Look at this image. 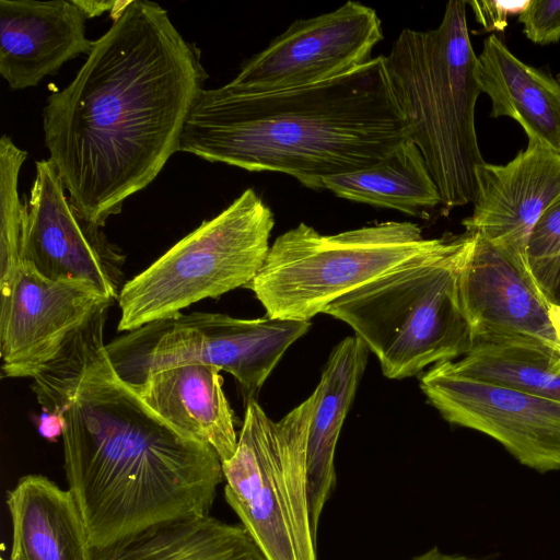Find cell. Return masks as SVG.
<instances>
[{
    "label": "cell",
    "instance_id": "f546056e",
    "mask_svg": "<svg viewBox=\"0 0 560 560\" xmlns=\"http://www.w3.org/2000/svg\"><path fill=\"white\" fill-rule=\"evenodd\" d=\"M410 560H479L469 558L462 555H451L441 551L438 547H432L429 550L412 557Z\"/></svg>",
    "mask_w": 560,
    "mask_h": 560
},
{
    "label": "cell",
    "instance_id": "8992f818",
    "mask_svg": "<svg viewBox=\"0 0 560 560\" xmlns=\"http://www.w3.org/2000/svg\"><path fill=\"white\" fill-rule=\"evenodd\" d=\"M314 390L279 421L246 402L234 455L222 462L224 497L268 560H317L306 453Z\"/></svg>",
    "mask_w": 560,
    "mask_h": 560
},
{
    "label": "cell",
    "instance_id": "52a82bcc",
    "mask_svg": "<svg viewBox=\"0 0 560 560\" xmlns=\"http://www.w3.org/2000/svg\"><path fill=\"white\" fill-rule=\"evenodd\" d=\"M418 224L388 221L332 235L300 223L280 234L247 285L271 318L310 320L341 296L436 247Z\"/></svg>",
    "mask_w": 560,
    "mask_h": 560
},
{
    "label": "cell",
    "instance_id": "8fae6325",
    "mask_svg": "<svg viewBox=\"0 0 560 560\" xmlns=\"http://www.w3.org/2000/svg\"><path fill=\"white\" fill-rule=\"evenodd\" d=\"M420 387L450 423L494 439L538 472L560 470V401L465 376L451 361L432 365Z\"/></svg>",
    "mask_w": 560,
    "mask_h": 560
},
{
    "label": "cell",
    "instance_id": "9a60e30c",
    "mask_svg": "<svg viewBox=\"0 0 560 560\" xmlns=\"http://www.w3.org/2000/svg\"><path fill=\"white\" fill-rule=\"evenodd\" d=\"M459 296L472 342L529 339L560 351L547 299L530 278L477 234L460 272Z\"/></svg>",
    "mask_w": 560,
    "mask_h": 560
},
{
    "label": "cell",
    "instance_id": "ac0fdd59",
    "mask_svg": "<svg viewBox=\"0 0 560 560\" xmlns=\"http://www.w3.org/2000/svg\"><path fill=\"white\" fill-rule=\"evenodd\" d=\"M12 524L10 560H91L93 547L70 490L28 474L8 490Z\"/></svg>",
    "mask_w": 560,
    "mask_h": 560
},
{
    "label": "cell",
    "instance_id": "ffe728a7",
    "mask_svg": "<svg viewBox=\"0 0 560 560\" xmlns=\"http://www.w3.org/2000/svg\"><path fill=\"white\" fill-rule=\"evenodd\" d=\"M478 61L490 116L514 119L528 142L560 154V82L522 61L495 35L485 39Z\"/></svg>",
    "mask_w": 560,
    "mask_h": 560
},
{
    "label": "cell",
    "instance_id": "1f68e13d",
    "mask_svg": "<svg viewBox=\"0 0 560 560\" xmlns=\"http://www.w3.org/2000/svg\"><path fill=\"white\" fill-rule=\"evenodd\" d=\"M549 303H556L560 305V273L553 285Z\"/></svg>",
    "mask_w": 560,
    "mask_h": 560
},
{
    "label": "cell",
    "instance_id": "83f0119b",
    "mask_svg": "<svg viewBox=\"0 0 560 560\" xmlns=\"http://www.w3.org/2000/svg\"><path fill=\"white\" fill-rule=\"evenodd\" d=\"M37 424L39 434L52 442L60 435L62 436L66 429V418L59 411L43 410L38 417Z\"/></svg>",
    "mask_w": 560,
    "mask_h": 560
},
{
    "label": "cell",
    "instance_id": "d6986e66",
    "mask_svg": "<svg viewBox=\"0 0 560 560\" xmlns=\"http://www.w3.org/2000/svg\"><path fill=\"white\" fill-rule=\"evenodd\" d=\"M368 355L369 349L360 338L346 337L332 349L314 389L317 401L308 430L306 478L311 526L316 539L323 510L336 487L337 442Z\"/></svg>",
    "mask_w": 560,
    "mask_h": 560
},
{
    "label": "cell",
    "instance_id": "44dd1931",
    "mask_svg": "<svg viewBox=\"0 0 560 560\" xmlns=\"http://www.w3.org/2000/svg\"><path fill=\"white\" fill-rule=\"evenodd\" d=\"M91 560H268L241 524L211 515L162 523L93 549Z\"/></svg>",
    "mask_w": 560,
    "mask_h": 560
},
{
    "label": "cell",
    "instance_id": "7c38bea8",
    "mask_svg": "<svg viewBox=\"0 0 560 560\" xmlns=\"http://www.w3.org/2000/svg\"><path fill=\"white\" fill-rule=\"evenodd\" d=\"M114 302L90 282L52 281L25 262L0 276L2 375L34 377L80 328Z\"/></svg>",
    "mask_w": 560,
    "mask_h": 560
},
{
    "label": "cell",
    "instance_id": "ba28073f",
    "mask_svg": "<svg viewBox=\"0 0 560 560\" xmlns=\"http://www.w3.org/2000/svg\"><path fill=\"white\" fill-rule=\"evenodd\" d=\"M273 225L270 208L253 188L244 190L124 283L117 330L131 331L203 299L247 288L267 258Z\"/></svg>",
    "mask_w": 560,
    "mask_h": 560
},
{
    "label": "cell",
    "instance_id": "277c9868",
    "mask_svg": "<svg viewBox=\"0 0 560 560\" xmlns=\"http://www.w3.org/2000/svg\"><path fill=\"white\" fill-rule=\"evenodd\" d=\"M466 5L447 2L436 28H404L384 56L409 139L446 210L475 201L477 171L486 162L476 132L475 109L482 91Z\"/></svg>",
    "mask_w": 560,
    "mask_h": 560
},
{
    "label": "cell",
    "instance_id": "4dcf8cb0",
    "mask_svg": "<svg viewBox=\"0 0 560 560\" xmlns=\"http://www.w3.org/2000/svg\"><path fill=\"white\" fill-rule=\"evenodd\" d=\"M548 312L551 326L560 346V305L556 303H549Z\"/></svg>",
    "mask_w": 560,
    "mask_h": 560
},
{
    "label": "cell",
    "instance_id": "5bb4252c",
    "mask_svg": "<svg viewBox=\"0 0 560 560\" xmlns=\"http://www.w3.org/2000/svg\"><path fill=\"white\" fill-rule=\"evenodd\" d=\"M558 201L560 154L528 142L506 164L485 162L478 168L472 213L462 224L533 280L528 241L540 217Z\"/></svg>",
    "mask_w": 560,
    "mask_h": 560
},
{
    "label": "cell",
    "instance_id": "6da1fadb",
    "mask_svg": "<svg viewBox=\"0 0 560 560\" xmlns=\"http://www.w3.org/2000/svg\"><path fill=\"white\" fill-rule=\"evenodd\" d=\"M113 23L43 109L49 161L80 214L103 228L180 151L208 74L160 4L118 1Z\"/></svg>",
    "mask_w": 560,
    "mask_h": 560
},
{
    "label": "cell",
    "instance_id": "4fadbf2b",
    "mask_svg": "<svg viewBox=\"0 0 560 560\" xmlns=\"http://www.w3.org/2000/svg\"><path fill=\"white\" fill-rule=\"evenodd\" d=\"M65 190L52 163L37 161L30 198L25 200L22 262L52 281L90 282L118 301L125 254L109 242L101 226L80 214Z\"/></svg>",
    "mask_w": 560,
    "mask_h": 560
},
{
    "label": "cell",
    "instance_id": "2e32d148",
    "mask_svg": "<svg viewBox=\"0 0 560 560\" xmlns=\"http://www.w3.org/2000/svg\"><path fill=\"white\" fill-rule=\"evenodd\" d=\"M85 15L73 0H0V73L13 91L36 86L89 55Z\"/></svg>",
    "mask_w": 560,
    "mask_h": 560
},
{
    "label": "cell",
    "instance_id": "4316f807",
    "mask_svg": "<svg viewBox=\"0 0 560 560\" xmlns=\"http://www.w3.org/2000/svg\"><path fill=\"white\" fill-rule=\"evenodd\" d=\"M529 0L498 1L472 0L467 1L471 7L477 22L488 32H503L508 26V18L511 14H521L528 5Z\"/></svg>",
    "mask_w": 560,
    "mask_h": 560
},
{
    "label": "cell",
    "instance_id": "7a4b0ae2",
    "mask_svg": "<svg viewBox=\"0 0 560 560\" xmlns=\"http://www.w3.org/2000/svg\"><path fill=\"white\" fill-rule=\"evenodd\" d=\"M31 388L43 410L66 418V480L93 549L210 515L224 480L219 455L160 419L117 375L103 324L70 338Z\"/></svg>",
    "mask_w": 560,
    "mask_h": 560
},
{
    "label": "cell",
    "instance_id": "603a6c76",
    "mask_svg": "<svg viewBox=\"0 0 560 560\" xmlns=\"http://www.w3.org/2000/svg\"><path fill=\"white\" fill-rule=\"evenodd\" d=\"M451 365L471 378L560 401V351L539 341L475 340Z\"/></svg>",
    "mask_w": 560,
    "mask_h": 560
},
{
    "label": "cell",
    "instance_id": "3957f363",
    "mask_svg": "<svg viewBox=\"0 0 560 560\" xmlns=\"http://www.w3.org/2000/svg\"><path fill=\"white\" fill-rule=\"evenodd\" d=\"M409 139L385 57L330 81L243 94L203 89L183 130L180 151L250 172H278L322 189L326 177L384 160Z\"/></svg>",
    "mask_w": 560,
    "mask_h": 560
},
{
    "label": "cell",
    "instance_id": "484cf974",
    "mask_svg": "<svg viewBox=\"0 0 560 560\" xmlns=\"http://www.w3.org/2000/svg\"><path fill=\"white\" fill-rule=\"evenodd\" d=\"M518 22L534 44H557L560 40V0H529Z\"/></svg>",
    "mask_w": 560,
    "mask_h": 560
},
{
    "label": "cell",
    "instance_id": "d4e9b609",
    "mask_svg": "<svg viewBox=\"0 0 560 560\" xmlns=\"http://www.w3.org/2000/svg\"><path fill=\"white\" fill-rule=\"evenodd\" d=\"M527 262L535 284L549 302L560 273V201L534 226L527 245Z\"/></svg>",
    "mask_w": 560,
    "mask_h": 560
},
{
    "label": "cell",
    "instance_id": "5b68a950",
    "mask_svg": "<svg viewBox=\"0 0 560 560\" xmlns=\"http://www.w3.org/2000/svg\"><path fill=\"white\" fill-rule=\"evenodd\" d=\"M474 243L469 232L443 237L433 249L341 296L324 313L348 324L392 380L463 357L472 337L459 277Z\"/></svg>",
    "mask_w": 560,
    "mask_h": 560
},
{
    "label": "cell",
    "instance_id": "cb8c5ba5",
    "mask_svg": "<svg viewBox=\"0 0 560 560\" xmlns=\"http://www.w3.org/2000/svg\"><path fill=\"white\" fill-rule=\"evenodd\" d=\"M27 152L3 135L0 139V276L22 262L26 201L19 196V175Z\"/></svg>",
    "mask_w": 560,
    "mask_h": 560
},
{
    "label": "cell",
    "instance_id": "e0dca14e",
    "mask_svg": "<svg viewBox=\"0 0 560 560\" xmlns=\"http://www.w3.org/2000/svg\"><path fill=\"white\" fill-rule=\"evenodd\" d=\"M220 371L200 363L177 365L130 387L160 419L184 436L211 446L225 462L234 455L238 435Z\"/></svg>",
    "mask_w": 560,
    "mask_h": 560
},
{
    "label": "cell",
    "instance_id": "d6a6232c",
    "mask_svg": "<svg viewBox=\"0 0 560 560\" xmlns=\"http://www.w3.org/2000/svg\"><path fill=\"white\" fill-rule=\"evenodd\" d=\"M0 560H4L3 558H1Z\"/></svg>",
    "mask_w": 560,
    "mask_h": 560
},
{
    "label": "cell",
    "instance_id": "9c48e42d",
    "mask_svg": "<svg viewBox=\"0 0 560 560\" xmlns=\"http://www.w3.org/2000/svg\"><path fill=\"white\" fill-rule=\"evenodd\" d=\"M311 320L245 319L194 312L149 323L105 345L117 375L129 386L148 375L184 364L218 366L233 375L247 402Z\"/></svg>",
    "mask_w": 560,
    "mask_h": 560
},
{
    "label": "cell",
    "instance_id": "30bf717a",
    "mask_svg": "<svg viewBox=\"0 0 560 560\" xmlns=\"http://www.w3.org/2000/svg\"><path fill=\"white\" fill-rule=\"evenodd\" d=\"M383 39L374 9L348 1L314 18L296 20L248 59L225 86L259 94L294 90L330 81L369 62Z\"/></svg>",
    "mask_w": 560,
    "mask_h": 560
},
{
    "label": "cell",
    "instance_id": "f1b7e54d",
    "mask_svg": "<svg viewBox=\"0 0 560 560\" xmlns=\"http://www.w3.org/2000/svg\"><path fill=\"white\" fill-rule=\"evenodd\" d=\"M86 19H92L103 14L105 11L115 9L117 1H93V0H73Z\"/></svg>",
    "mask_w": 560,
    "mask_h": 560
},
{
    "label": "cell",
    "instance_id": "7402d4cb",
    "mask_svg": "<svg viewBox=\"0 0 560 560\" xmlns=\"http://www.w3.org/2000/svg\"><path fill=\"white\" fill-rule=\"evenodd\" d=\"M322 189L347 200L418 218H427L441 205L438 186L410 139L374 165L324 178Z\"/></svg>",
    "mask_w": 560,
    "mask_h": 560
}]
</instances>
